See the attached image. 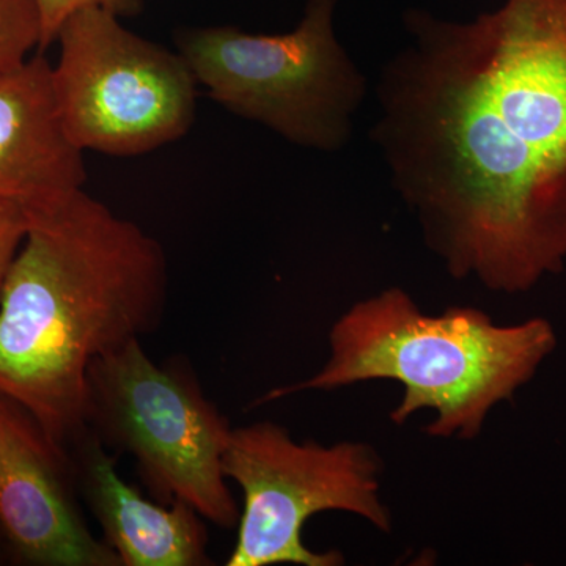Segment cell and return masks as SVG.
Segmentation results:
<instances>
[{
  "label": "cell",
  "mask_w": 566,
  "mask_h": 566,
  "mask_svg": "<svg viewBox=\"0 0 566 566\" xmlns=\"http://www.w3.org/2000/svg\"><path fill=\"white\" fill-rule=\"evenodd\" d=\"M371 134L455 279L526 293L566 264V0L405 14Z\"/></svg>",
  "instance_id": "1"
},
{
  "label": "cell",
  "mask_w": 566,
  "mask_h": 566,
  "mask_svg": "<svg viewBox=\"0 0 566 566\" xmlns=\"http://www.w3.org/2000/svg\"><path fill=\"white\" fill-rule=\"evenodd\" d=\"M25 212L0 294V394L69 450L85 431L88 367L159 329L169 268L156 238L85 189Z\"/></svg>",
  "instance_id": "2"
},
{
  "label": "cell",
  "mask_w": 566,
  "mask_h": 566,
  "mask_svg": "<svg viewBox=\"0 0 566 566\" xmlns=\"http://www.w3.org/2000/svg\"><path fill=\"white\" fill-rule=\"evenodd\" d=\"M557 334L545 318L497 324L475 307L427 315L405 290L389 289L356 303L329 333V359L305 381L275 387L259 403L307 390H337L390 379L403 386L390 412L403 424L416 412L436 417L433 438L474 439L488 416L512 400L554 353Z\"/></svg>",
  "instance_id": "3"
},
{
  "label": "cell",
  "mask_w": 566,
  "mask_h": 566,
  "mask_svg": "<svg viewBox=\"0 0 566 566\" xmlns=\"http://www.w3.org/2000/svg\"><path fill=\"white\" fill-rule=\"evenodd\" d=\"M84 427L115 457L133 458L156 501L182 502L218 527L238 526L241 510L222 468L233 427L188 360L156 363L140 338L93 360Z\"/></svg>",
  "instance_id": "4"
},
{
  "label": "cell",
  "mask_w": 566,
  "mask_h": 566,
  "mask_svg": "<svg viewBox=\"0 0 566 566\" xmlns=\"http://www.w3.org/2000/svg\"><path fill=\"white\" fill-rule=\"evenodd\" d=\"M338 0H307L286 33L259 35L232 25L185 29L177 51L211 99L290 144L338 151L349 142L367 80L335 36Z\"/></svg>",
  "instance_id": "5"
},
{
  "label": "cell",
  "mask_w": 566,
  "mask_h": 566,
  "mask_svg": "<svg viewBox=\"0 0 566 566\" xmlns=\"http://www.w3.org/2000/svg\"><path fill=\"white\" fill-rule=\"evenodd\" d=\"M55 43V107L81 151L140 156L191 132L199 84L180 52L142 39L102 9L71 14Z\"/></svg>",
  "instance_id": "6"
},
{
  "label": "cell",
  "mask_w": 566,
  "mask_h": 566,
  "mask_svg": "<svg viewBox=\"0 0 566 566\" xmlns=\"http://www.w3.org/2000/svg\"><path fill=\"white\" fill-rule=\"evenodd\" d=\"M223 474L243 491L238 538L227 566H338L337 551L315 553L304 526L324 512L364 517L389 534L381 501V461L363 442H297L281 424L264 420L233 428Z\"/></svg>",
  "instance_id": "7"
},
{
  "label": "cell",
  "mask_w": 566,
  "mask_h": 566,
  "mask_svg": "<svg viewBox=\"0 0 566 566\" xmlns=\"http://www.w3.org/2000/svg\"><path fill=\"white\" fill-rule=\"evenodd\" d=\"M0 532L7 558L29 566H122L85 517L70 450L0 394Z\"/></svg>",
  "instance_id": "8"
},
{
  "label": "cell",
  "mask_w": 566,
  "mask_h": 566,
  "mask_svg": "<svg viewBox=\"0 0 566 566\" xmlns=\"http://www.w3.org/2000/svg\"><path fill=\"white\" fill-rule=\"evenodd\" d=\"M85 510L122 566H210L208 521L182 504L145 497L117 471V457L84 431L69 447Z\"/></svg>",
  "instance_id": "9"
},
{
  "label": "cell",
  "mask_w": 566,
  "mask_h": 566,
  "mask_svg": "<svg viewBox=\"0 0 566 566\" xmlns=\"http://www.w3.org/2000/svg\"><path fill=\"white\" fill-rule=\"evenodd\" d=\"M85 181L84 151L66 136L55 107L51 63L33 55L0 76V200L33 210Z\"/></svg>",
  "instance_id": "10"
},
{
  "label": "cell",
  "mask_w": 566,
  "mask_h": 566,
  "mask_svg": "<svg viewBox=\"0 0 566 566\" xmlns=\"http://www.w3.org/2000/svg\"><path fill=\"white\" fill-rule=\"evenodd\" d=\"M41 46V18L35 0H0V76L28 62Z\"/></svg>",
  "instance_id": "11"
},
{
  "label": "cell",
  "mask_w": 566,
  "mask_h": 566,
  "mask_svg": "<svg viewBox=\"0 0 566 566\" xmlns=\"http://www.w3.org/2000/svg\"><path fill=\"white\" fill-rule=\"evenodd\" d=\"M41 18V46L46 50L57 40L63 22L71 14L84 9H102L118 18H133L140 14L144 0H35Z\"/></svg>",
  "instance_id": "12"
},
{
  "label": "cell",
  "mask_w": 566,
  "mask_h": 566,
  "mask_svg": "<svg viewBox=\"0 0 566 566\" xmlns=\"http://www.w3.org/2000/svg\"><path fill=\"white\" fill-rule=\"evenodd\" d=\"M28 212L21 205L0 200V294L28 233Z\"/></svg>",
  "instance_id": "13"
},
{
  "label": "cell",
  "mask_w": 566,
  "mask_h": 566,
  "mask_svg": "<svg viewBox=\"0 0 566 566\" xmlns=\"http://www.w3.org/2000/svg\"><path fill=\"white\" fill-rule=\"evenodd\" d=\"M7 558L6 542H3L2 532H0V560Z\"/></svg>",
  "instance_id": "14"
}]
</instances>
